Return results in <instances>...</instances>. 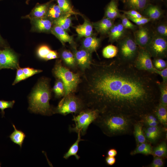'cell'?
<instances>
[{"label":"cell","instance_id":"cell-5","mask_svg":"<svg viewBox=\"0 0 167 167\" xmlns=\"http://www.w3.org/2000/svg\"><path fill=\"white\" fill-rule=\"evenodd\" d=\"M117 42L118 52L116 58L123 62L133 63L139 48L135 41L133 36L128 32Z\"/></svg>","mask_w":167,"mask_h":167},{"label":"cell","instance_id":"cell-31","mask_svg":"<svg viewBox=\"0 0 167 167\" xmlns=\"http://www.w3.org/2000/svg\"><path fill=\"white\" fill-rule=\"evenodd\" d=\"M137 154H142L145 155L152 154V149L151 145L145 143L139 144L136 148L131 153L133 155Z\"/></svg>","mask_w":167,"mask_h":167},{"label":"cell","instance_id":"cell-48","mask_svg":"<svg viewBox=\"0 0 167 167\" xmlns=\"http://www.w3.org/2000/svg\"><path fill=\"white\" fill-rule=\"evenodd\" d=\"M144 135L145 138L147 139L148 140L151 142H154L157 139L155 136L152 135L146 131L144 129Z\"/></svg>","mask_w":167,"mask_h":167},{"label":"cell","instance_id":"cell-49","mask_svg":"<svg viewBox=\"0 0 167 167\" xmlns=\"http://www.w3.org/2000/svg\"><path fill=\"white\" fill-rule=\"evenodd\" d=\"M105 161L107 164L109 165H112L116 161V159L114 157L107 156L105 158Z\"/></svg>","mask_w":167,"mask_h":167},{"label":"cell","instance_id":"cell-37","mask_svg":"<svg viewBox=\"0 0 167 167\" xmlns=\"http://www.w3.org/2000/svg\"><path fill=\"white\" fill-rule=\"evenodd\" d=\"M120 19H121V22L123 26L128 30L134 31L138 28V26L131 23L130 20L127 18L126 15L124 13L121 15Z\"/></svg>","mask_w":167,"mask_h":167},{"label":"cell","instance_id":"cell-27","mask_svg":"<svg viewBox=\"0 0 167 167\" xmlns=\"http://www.w3.org/2000/svg\"><path fill=\"white\" fill-rule=\"evenodd\" d=\"M70 14H64L53 21V24L58 25L65 30H69L71 24V19Z\"/></svg>","mask_w":167,"mask_h":167},{"label":"cell","instance_id":"cell-26","mask_svg":"<svg viewBox=\"0 0 167 167\" xmlns=\"http://www.w3.org/2000/svg\"><path fill=\"white\" fill-rule=\"evenodd\" d=\"M78 137L76 140L70 147L68 151L65 153L63 156V158L65 159H68L72 156H74L76 159L78 160L80 158V156L77 153L79 150V142L83 139H81V135L79 132L77 133Z\"/></svg>","mask_w":167,"mask_h":167},{"label":"cell","instance_id":"cell-11","mask_svg":"<svg viewBox=\"0 0 167 167\" xmlns=\"http://www.w3.org/2000/svg\"><path fill=\"white\" fill-rule=\"evenodd\" d=\"M72 49L78 71L82 74L92 62V53L82 48L77 50L75 46H72Z\"/></svg>","mask_w":167,"mask_h":167},{"label":"cell","instance_id":"cell-4","mask_svg":"<svg viewBox=\"0 0 167 167\" xmlns=\"http://www.w3.org/2000/svg\"><path fill=\"white\" fill-rule=\"evenodd\" d=\"M54 76L60 79L64 84L65 93L63 97L75 93L81 81L82 74L79 71L74 73L63 66L61 60L56 61L52 70Z\"/></svg>","mask_w":167,"mask_h":167},{"label":"cell","instance_id":"cell-17","mask_svg":"<svg viewBox=\"0 0 167 167\" xmlns=\"http://www.w3.org/2000/svg\"><path fill=\"white\" fill-rule=\"evenodd\" d=\"M115 20L104 17L101 20L95 22H92L93 28L96 32L102 35H108L110 29L114 24Z\"/></svg>","mask_w":167,"mask_h":167},{"label":"cell","instance_id":"cell-16","mask_svg":"<svg viewBox=\"0 0 167 167\" xmlns=\"http://www.w3.org/2000/svg\"><path fill=\"white\" fill-rule=\"evenodd\" d=\"M50 32L59 39L63 45L68 43L72 47L75 46L73 36H70L66 31L60 27L54 24Z\"/></svg>","mask_w":167,"mask_h":167},{"label":"cell","instance_id":"cell-22","mask_svg":"<svg viewBox=\"0 0 167 167\" xmlns=\"http://www.w3.org/2000/svg\"><path fill=\"white\" fill-rule=\"evenodd\" d=\"M53 0L46 3L36 6L27 16L30 18H42L47 17L49 7Z\"/></svg>","mask_w":167,"mask_h":167},{"label":"cell","instance_id":"cell-44","mask_svg":"<svg viewBox=\"0 0 167 167\" xmlns=\"http://www.w3.org/2000/svg\"><path fill=\"white\" fill-rule=\"evenodd\" d=\"M26 79L27 78L23 72L22 68H18L17 71L16 77L13 85H15L20 81Z\"/></svg>","mask_w":167,"mask_h":167},{"label":"cell","instance_id":"cell-21","mask_svg":"<svg viewBox=\"0 0 167 167\" xmlns=\"http://www.w3.org/2000/svg\"><path fill=\"white\" fill-rule=\"evenodd\" d=\"M60 56L65 66L74 71H78L74 55L72 52L66 49L62 51Z\"/></svg>","mask_w":167,"mask_h":167},{"label":"cell","instance_id":"cell-24","mask_svg":"<svg viewBox=\"0 0 167 167\" xmlns=\"http://www.w3.org/2000/svg\"><path fill=\"white\" fill-rule=\"evenodd\" d=\"M154 113L160 123L166 126L167 106L159 103L155 109Z\"/></svg>","mask_w":167,"mask_h":167},{"label":"cell","instance_id":"cell-39","mask_svg":"<svg viewBox=\"0 0 167 167\" xmlns=\"http://www.w3.org/2000/svg\"><path fill=\"white\" fill-rule=\"evenodd\" d=\"M126 16L129 19L134 23L138 26L145 25L152 21L150 19L145 17L135 18L128 15Z\"/></svg>","mask_w":167,"mask_h":167},{"label":"cell","instance_id":"cell-9","mask_svg":"<svg viewBox=\"0 0 167 167\" xmlns=\"http://www.w3.org/2000/svg\"><path fill=\"white\" fill-rule=\"evenodd\" d=\"M151 57L149 53L145 48L139 47L137 55L133 64L139 70L155 73L156 69L153 64Z\"/></svg>","mask_w":167,"mask_h":167},{"label":"cell","instance_id":"cell-20","mask_svg":"<svg viewBox=\"0 0 167 167\" xmlns=\"http://www.w3.org/2000/svg\"><path fill=\"white\" fill-rule=\"evenodd\" d=\"M101 39L92 36L85 37L82 43L81 48L91 53L96 51L100 46Z\"/></svg>","mask_w":167,"mask_h":167},{"label":"cell","instance_id":"cell-46","mask_svg":"<svg viewBox=\"0 0 167 167\" xmlns=\"http://www.w3.org/2000/svg\"><path fill=\"white\" fill-rule=\"evenodd\" d=\"M164 161L162 157L155 156L150 165L151 167H161L164 165Z\"/></svg>","mask_w":167,"mask_h":167},{"label":"cell","instance_id":"cell-45","mask_svg":"<svg viewBox=\"0 0 167 167\" xmlns=\"http://www.w3.org/2000/svg\"><path fill=\"white\" fill-rule=\"evenodd\" d=\"M120 12H122L126 15L131 16L135 18H141L144 17L139 12L133 10H120Z\"/></svg>","mask_w":167,"mask_h":167},{"label":"cell","instance_id":"cell-32","mask_svg":"<svg viewBox=\"0 0 167 167\" xmlns=\"http://www.w3.org/2000/svg\"><path fill=\"white\" fill-rule=\"evenodd\" d=\"M155 34L167 40V23L166 21L158 23L153 28Z\"/></svg>","mask_w":167,"mask_h":167},{"label":"cell","instance_id":"cell-19","mask_svg":"<svg viewBox=\"0 0 167 167\" xmlns=\"http://www.w3.org/2000/svg\"><path fill=\"white\" fill-rule=\"evenodd\" d=\"M127 10H135L140 14L150 3V0H123L122 2Z\"/></svg>","mask_w":167,"mask_h":167},{"label":"cell","instance_id":"cell-15","mask_svg":"<svg viewBox=\"0 0 167 167\" xmlns=\"http://www.w3.org/2000/svg\"><path fill=\"white\" fill-rule=\"evenodd\" d=\"M128 33V29L124 28L121 21L114 24L108 34L109 41L112 43L117 42Z\"/></svg>","mask_w":167,"mask_h":167},{"label":"cell","instance_id":"cell-41","mask_svg":"<svg viewBox=\"0 0 167 167\" xmlns=\"http://www.w3.org/2000/svg\"><path fill=\"white\" fill-rule=\"evenodd\" d=\"M15 103L14 101H7L4 100H0V109L1 110V113L2 117H4L5 114L4 110L5 109L8 108H12Z\"/></svg>","mask_w":167,"mask_h":167},{"label":"cell","instance_id":"cell-14","mask_svg":"<svg viewBox=\"0 0 167 167\" xmlns=\"http://www.w3.org/2000/svg\"><path fill=\"white\" fill-rule=\"evenodd\" d=\"M144 17L151 19L152 21L160 19L163 16L164 11L157 5L149 3L141 13Z\"/></svg>","mask_w":167,"mask_h":167},{"label":"cell","instance_id":"cell-33","mask_svg":"<svg viewBox=\"0 0 167 167\" xmlns=\"http://www.w3.org/2000/svg\"><path fill=\"white\" fill-rule=\"evenodd\" d=\"M118 52L117 47L112 44L106 46L102 51L103 57L107 58H111L116 57Z\"/></svg>","mask_w":167,"mask_h":167},{"label":"cell","instance_id":"cell-8","mask_svg":"<svg viewBox=\"0 0 167 167\" xmlns=\"http://www.w3.org/2000/svg\"><path fill=\"white\" fill-rule=\"evenodd\" d=\"M145 49L154 58H165L167 56V40L154 34Z\"/></svg>","mask_w":167,"mask_h":167},{"label":"cell","instance_id":"cell-30","mask_svg":"<svg viewBox=\"0 0 167 167\" xmlns=\"http://www.w3.org/2000/svg\"><path fill=\"white\" fill-rule=\"evenodd\" d=\"M12 125L14 131L11 134L9 137L13 143L19 145L21 148L26 135L22 131L17 130L14 125Z\"/></svg>","mask_w":167,"mask_h":167},{"label":"cell","instance_id":"cell-51","mask_svg":"<svg viewBox=\"0 0 167 167\" xmlns=\"http://www.w3.org/2000/svg\"><path fill=\"white\" fill-rule=\"evenodd\" d=\"M148 126H157L158 122V121L153 122L145 123Z\"/></svg>","mask_w":167,"mask_h":167},{"label":"cell","instance_id":"cell-13","mask_svg":"<svg viewBox=\"0 0 167 167\" xmlns=\"http://www.w3.org/2000/svg\"><path fill=\"white\" fill-rule=\"evenodd\" d=\"M34 30L41 32H50L53 26V20L45 17L30 18Z\"/></svg>","mask_w":167,"mask_h":167},{"label":"cell","instance_id":"cell-6","mask_svg":"<svg viewBox=\"0 0 167 167\" xmlns=\"http://www.w3.org/2000/svg\"><path fill=\"white\" fill-rule=\"evenodd\" d=\"M87 108L82 100L75 93L71 94L63 97L58 106L53 109V113L64 116L71 113L77 114Z\"/></svg>","mask_w":167,"mask_h":167},{"label":"cell","instance_id":"cell-54","mask_svg":"<svg viewBox=\"0 0 167 167\" xmlns=\"http://www.w3.org/2000/svg\"><path fill=\"white\" fill-rule=\"evenodd\" d=\"M117 0V1H122V2L123 1V0Z\"/></svg>","mask_w":167,"mask_h":167},{"label":"cell","instance_id":"cell-35","mask_svg":"<svg viewBox=\"0 0 167 167\" xmlns=\"http://www.w3.org/2000/svg\"><path fill=\"white\" fill-rule=\"evenodd\" d=\"M158 87L160 92L159 103L167 106V83L159 82Z\"/></svg>","mask_w":167,"mask_h":167},{"label":"cell","instance_id":"cell-52","mask_svg":"<svg viewBox=\"0 0 167 167\" xmlns=\"http://www.w3.org/2000/svg\"><path fill=\"white\" fill-rule=\"evenodd\" d=\"M4 44V41L0 34V46H3Z\"/></svg>","mask_w":167,"mask_h":167},{"label":"cell","instance_id":"cell-38","mask_svg":"<svg viewBox=\"0 0 167 167\" xmlns=\"http://www.w3.org/2000/svg\"><path fill=\"white\" fill-rule=\"evenodd\" d=\"M51 51L48 46L43 45L39 47L37 50V54L40 58L47 61Z\"/></svg>","mask_w":167,"mask_h":167},{"label":"cell","instance_id":"cell-40","mask_svg":"<svg viewBox=\"0 0 167 167\" xmlns=\"http://www.w3.org/2000/svg\"><path fill=\"white\" fill-rule=\"evenodd\" d=\"M152 62L154 67L158 70H161L167 67V62L163 59L154 58Z\"/></svg>","mask_w":167,"mask_h":167},{"label":"cell","instance_id":"cell-12","mask_svg":"<svg viewBox=\"0 0 167 167\" xmlns=\"http://www.w3.org/2000/svg\"><path fill=\"white\" fill-rule=\"evenodd\" d=\"M0 66L1 69L19 68L17 57L10 49H0Z\"/></svg>","mask_w":167,"mask_h":167},{"label":"cell","instance_id":"cell-50","mask_svg":"<svg viewBox=\"0 0 167 167\" xmlns=\"http://www.w3.org/2000/svg\"><path fill=\"white\" fill-rule=\"evenodd\" d=\"M107 153L108 156H109L114 157L117 155V152L115 149L112 148L109 150Z\"/></svg>","mask_w":167,"mask_h":167},{"label":"cell","instance_id":"cell-7","mask_svg":"<svg viewBox=\"0 0 167 167\" xmlns=\"http://www.w3.org/2000/svg\"><path fill=\"white\" fill-rule=\"evenodd\" d=\"M100 113L97 110L87 108L76 116L72 119L75 123L73 127H69L71 132H79L81 136L85 135L89 125L98 117Z\"/></svg>","mask_w":167,"mask_h":167},{"label":"cell","instance_id":"cell-47","mask_svg":"<svg viewBox=\"0 0 167 167\" xmlns=\"http://www.w3.org/2000/svg\"><path fill=\"white\" fill-rule=\"evenodd\" d=\"M155 73L156 74H158L160 75L162 79V82L167 83V68L166 67L165 69L159 70L156 69Z\"/></svg>","mask_w":167,"mask_h":167},{"label":"cell","instance_id":"cell-42","mask_svg":"<svg viewBox=\"0 0 167 167\" xmlns=\"http://www.w3.org/2000/svg\"><path fill=\"white\" fill-rule=\"evenodd\" d=\"M144 129L155 136L157 139L160 136L161 132V129L158 126H148Z\"/></svg>","mask_w":167,"mask_h":167},{"label":"cell","instance_id":"cell-28","mask_svg":"<svg viewBox=\"0 0 167 167\" xmlns=\"http://www.w3.org/2000/svg\"><path fill=\"white\" fill-rule=\"evenodd\" d=\"M57 1L58 5L64 14H70L75 15H81L80 13L74 10L69 0H57Z\"/></svg>","mask_w":167,"mask_h":167},{"label":"cell","instance_id":"cell-18","mask_svg":"<svg viewBox=\"0 0 167 167\" xmlns=\"http://www.w3.org/2000/svg\"><path fill=\"white\" fill-rule=\"evenodd\" d=\"M118 2L116 0H111L105 9L104 17L115 20L120 18L121 14L118 8Z\"/></svg>","mask_w":167,"mask_h":167},{"label":"cell","instance_id":"cell-43","mask_svg":"<svg viewBox=\"0 0 167 167\" xmlns=\"http://www.w3.org/2000/svg\"><path fill=\"white\" fill-rule=\"evenodd\" d=\"M22 69L27 79L42 71L40 70L35 69L29 67L24 68H22Z\"/></svg>","mask_w":167,"mask_h":167},{"label":"cell","instance_id":"cell-10","mask_svg":"<svg viewBox=\"0 0 167 167\" xmlns=\"http://www.w3.org/2000/svg\"><path fill=\"white\" fill-rule=\"evenodd\" d=\"M146 24L138 26L133 32V36L136 44L140 48H145L154 34L153 28Z\"/></svg>","mask_w":167,"mask_h":167},{"label":"cell","instance_id":"cell-36","mask_svg":"<svg viewBox=\"0 0 167 167\" xmlns=\"http://www.w3.org/2000/svg\"><path fill=\"white\" fill-rule=\"evenodd\" d=\"M154 156L162 158L166 157L167 146L165 142H162L152 149V154Z\"/></svg>","mask_w":167,"mask_h":167},{"label":"cell","instance_id":"cell-29","mask_svg":"<svg viewBox=\"0 0 167 167\" xmlns=\"http://www.w3.org/2000/svg\"><path fill=\"white\" fill-rule=\"evenodd\" d=\"M64 15V14L58 5L55 4L49 6L46 17L54 21Z\"/></svg>","mask_w":167,"mask_h":167},{"label":"cell","instance_id":"cell-1","mask_svg":"<svg viewBox=\"0 0 167 167\" xmlns=\"http://www.w3.org/2000/svg\"><path fill=\"white\" fill-rule=\"evenodd\" d=\"M156 74L140 70L117 58L92 61L82 74L76 93L87 108L100 113L124 115L136 121L153 113L159 102Z\"/></svg>","mask_w":167,"mask_h":167},{"label":"cell","instance_id":"cell-25","mask_svg":"<svg viewBox=\"0 0 167 167\" xmlns=\"http://www.w3.org/2000/svg\"><path fill=\"white\" fill-rule=\"evenodd\" d=\"M143 123L141 120L136 122L134 125V134L138 145L140 143L146 142V138L143 129Z\"/></svg>","mask_w":167,"mask_h":167},{"label":"cell","instance_id":"cell-23","mask_svg":"<svg viewBox=\"0 0 167 167\" xmlns=\"http://www.w3.org/2000/svg\"><path fill=\"white\" fill-rule=\"evenodd\" d=\"M93 28L92 24L86 19H84L82 24L76 27L75 30L79 37H86L92 36Z\"/></svg>","mask_w":167,"mask_h":167},{"label":"cell","instance_id":"cell-34","mask_svg":"<svg viewBox=\"0 0 167 167\" xmlns=\"http://www.w3.org/2000/svg\"><path fill=\"white\" fill-rule=\"evenodd\" d=\"M53 89L56 98L63 97L65 95V91L64 84L60 79H56Z\"/></svg>","mask_w":167,"mask_h":167},{"label":"cell","instance_id":"cell-55","mask_svg":"<svg viewBox=\"0 0 167 167\" xmlns=\"http://www.w3.org/2000/svg\"><path fill=\"white\" fill-rule=\"evenodd\" d=\"M1 69V67H0V69Z\"/></svg>","mask_w":167,"mask_h":167},{"label":"cell","instance_id":"cell-3","mask_svg":"<svg viewBox=\"0 0 167 167\" xmlns=\"http://www.w3.org/2000/svg\"><path fill=\"white\" fill-rule=\"evenodd\" d=\"M51 96L49 80L43 79L37 84L29 97V109L35 113L52 115L54 113L49 103Z\"/></svg>","mask_w":167,"mask_h":167},{"label":"cell","instance_id":"cell-2","mask_svg":"<svg viewBox=\"0 0 167 167\" xmlns=\"http://www.w3.org/2000/svg\"><path fill=\"white\" fill-rule=\"evenodd\" d=\"M137 121L127 116L113 113H100L93 123L109 137L131 133Z\"/></svg>","mask_w":167,"mask_h":167},{"label":"cell","instance_id":"cell-53","mask_svg":"<svg viewBox=\"0 0 167 167\" xmlns=\"http://www.w3.org/2000/svg\"><path fill=\"white\" fill-rule=\"evenodd\" d=\"M165 0H150L151 3V2H164Z\"/></svg>","mask_w":167,"mask_h":167}]
</instances>
